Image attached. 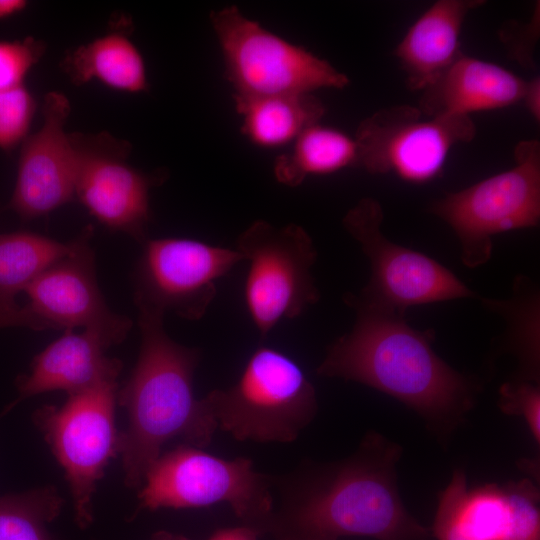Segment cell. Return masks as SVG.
<instances>
[{
	"label": "cell",
	"instance_id": "6da1fadb",
	"mask_svg": "<svg viewBox=\"0 0 540 540\" xmlns=\"http://www.w3.org/2000/svg\"><path fill=\"white\" fill-rule=\"evenodd\" d=\"M400 447L370 434L355 454L291 482L266 534L276 540H423L428 529L405 509L396 484Z\"/></svg>",
	"mask_w": 540,
	"mask_h": 540
},
{
	"label": "cell",
	"instance_id": "7a4b0ae2",
	"mask_svg": "<svg viewBox=\"0 0 540 540\" xmlns=\"http://www.w3.org/2000/svg\"><path fill=\"white\" fill-rule=\"evenodd\" d=\"M348 306L355 323L328 347L317 373L384 392L415 410L433 430L455 428L473 407L479 384L436 354L433 330L414 329L395 311Z\"/></svg>",
	"mask_w": 540,
	"mask_h": 540
},
{
	"label": "cell",
	"instance_id": "3957f363",
	"mask_svg": "<svg viewBox=\"0 0 540 540\" xmlns=\"http://www.w3.org/2000/svg\"><path fill=\"white\" fill-rule=\"evenodd\" d=\"M141 343L137 362L117 392L128 413V425L118 432L125 484L141 487L146 471L162 447L180 438L185 445L205 448L218 429L204 398L194 395L193 377L201 353L172 340L164 329V315L138 309Z\"/></svg>",
	"mask_w": 540,
	"mask_h": 540
},
{
	"label": "cell",
	"instance_id": "277c9868",
	"mask_svg": "<svg viewBox=\"0 0 540 540\" xmlns=\"http://www.w3.org/2000/svg\"><path fill=\"white\" fill-rule=\"evenodd\" d=\"M218 428L236 440L294 441L317 413L314 386L290 356L261 345L238 380L205 397Z\"/></svg>",
	"mask_w": 540,
	"mask_h": 540
},
{
	"label": "cell",
	"instance_id": "5b68a950",
	"mask_svg": "<svg viewBox=\"0 0 540 540\" xmlns=\"http://www.w3.org/2000/svg\"><path fill=\"white\" fill-rule=\"evenodd\" d=\"M138 498L139 509L148 510L227 503L259 535L266 534L275 508L270 479L250 459L227 460L185 444L150 465Z\"/></svg>",
	"mask_w": 540,
	"mask_h": 540
},
{
	"label": "cell",
	"instance_id": "8992f818",
	"mask_svg": "<svg viewBox=\"0 0 540 540\" xmlns=\"http://www.w3.org/2000/svg\"><path fill=\"white\" fill-rule=\"evenodd\" d=\"M512 168L434 201L430 212L447 223L460 243L462 263L477 268L492 254V238L540 221V143L520 141Z\"/></svg>",
	"mask_w": 540,
	"mask_h": 540
},
{
	"label": "cell",
	"instance_id": "52a82bcc",
	"mask_svg": "<svg viewBox=\"0 0 540 540\" xmlns=\"http://www.w3.org/2000/svg\"><path fill=\"white\" fill-rule=\"evenodd\" d=\"M210 19L234 95L312 94L349 84L328 61L266 30L236 6L216 10Z\"/></svg>",
	"mask_w": 540,
	"mask_h": 540
},
{
	"label": "cell",
	"instance_id": "ba28073f",
	"mask_svg": "<svg viewBox=\"0 0 540 540\" xmlns=\"http://www.w3.org/2000/svg\"><path fill=\"white\" fill-rule=\"evenodd\" d=\"M380 203L362 198L343 218L344 229L369 260L370 279L347 305L376 307L405 314L410 306L473 298L476 294L454 273L429 256L389 240L381 230Z\"/></svg>",
	"mask_w": 540,
	"mask_h": 540
},
{
	"label": "cell",
	"instance_id": "9c48e42d",
	"mask_svg": "<svg viewBox=\"0 0 540 540\" xmlns=\"http://www.w3.org/2000/svg\"><path fill=\"white\" fill-rule=\"evenodd\" d=\"M236 249L249 262L244 300L262 338L281 320L297 318L318 302L312 275L317 250L303 227L257 220L238 236Z\"/></svg>",
	"mask_w": 540,
	"mask_h": 540
},
{
	"label": "cell",
	"instance_id": "30bf717a",
	"mask_svg": "<svg viewBox=\"0 0 540 540\" xmlns=\"http://www.w3.org/2000/svg\"><path fill=\"white\" fill-rule=\"evenodd\" d=\"M117 378L111 376L68 395L60 407L44 405L33 415L54 456L63 467L81 528L93 519L92 497L109 460L117 453L114 423Z\"/></svg>",
	"mask_w": 540,
	"mask_h": 540
},
{
	"label": "cell",
	"instance_id": "8fae6325",
	"mask_svg": "<svg viewBox=\"0 0 540 540\" xmlns=\"http://www.w3.org/2000/svg\"><path fill=\"white\" fill-rule=\"evenodd\" d=\"M475 134L470 116H428L411 105L382 108L358 125L356 167L425 183L441 173L455 145L472 141Z\"/></svg>",
	"mask_w": 540,
	"mask_h": 540
},
{
	"label": "cell",
	"instance_id": "7c38bea8",
	"mask_svg": "<svg viewBox=\"0 0 540 540\" xmlns=\"http://www.w3.org/2000/svg\"><path fill=\"white\" fill-rule=\"evenodd\" d=\"M134 272V302L150 309L196 321L217 289L216 282L244 261L236 248L190 238L147 239Z\"/></svg>",
	"mask_w": 540,
	"mask_h": 540
},
{
	"label": "cell",
	"instance_id": "4fadbf2b",
	"mask_svg": "<svg viewBox=\"0 0 540 540\" xmlns=\"http://www.w3.org/2000/svg\"><path fill=\"white\" fill-rule=\"evenodd\" d=\"M77 139L80 162L75 196L102 225L143 244L151 219L150 191L166 174H148L129 165L125 159L130 146L106 133L77 134Z\"/></svg>",
	"mask_w": 540,
	"mask_h": 540
},
{
	"label": "cell",
	"instance_id": "5bb4252c",
	"mask_svg": "<svg viewBox=\"0 0 540 540\" xmlns=\"http://www.w3.org/2000/svg\"><path fill=\"white\" fill-rule=\"evenodd\" d=\"M539 493L528 480L467 489L457 470L439 496L438 540H540Z\"/></svg>",
	"mask_w": 540,
	"mask_h": 540
},
{
	"label": "cell",
	"instance_id": "9a60e30c",
	"mask_svg": "<svg viewBox=\"0 0 540 540\" xmlns=\"http://www.w3.org/2000/svg\"><path fill=\"white\" fill-rule=\"evenodd\" d=\"M92 235L93 227L86 226L76 237L74 250L46 269L24 293L29 308L54 329L83 327L112 346L124 341L133 322L106 304L97 282Z\"/></svg>",
	"mask_w": 540,
	"mask_h": 540
},
{
	"label": "cell",
	"instance_id": "2e32d148",
	"mask_svg": "<svg viewBox=\"0 0 540 540\" xmlns=\"http://www.w3.org/2000/svg\"><path fill=\"white\" fill-rule=\"evenodd\" d=\"M70 109L64 94L48 93L40 129L24 140L9 203L23 220L45 216L75 197L80 147L77 134L65 130Z\"/></svg>",
	"mask_w": 540,
	"mask_h": 540
},
{
	"label": "cell",
	"instance_id": "e0dca14e",
	"mask_svg": "<svg viewBox=\"0 0 540 540\" xmlns=\"http://www.w3.org/2000/svg\"><path fill=\"white\" fill-rule=\"evenodd\" d=\"M526 81L507 69L461 54L422 92L417 106L428 116L465 115L522 101Z\"/></svg>",
	"mask_w": 540,
	"mask_h": 540
},
{
	"label": "cell",
	"instance_id": "ac0fdd59",
	"mask_svg": "<svg viewBox=\"0 0 540 540\" xmlns=\"http://www.w3.org/2000/svg\"><path fill=\"white\" fill-rule=\"evenodd\" d=\"M109 347L96 333L87 330L74 333L66 329L35 356L31 372L17 379V402L49 391L60 390L72 395L105 378L119 376L122 362L105 355Z\"/></svg>",
	"mask_w": 540,
	"mask_h": 540
},
{
	"label": "cell",
	"instance_id": "d6986e66",
	"mask_svg": "<svg viewBox=\"0 0 540 540\" xmlns=\"http://www.w3.org/2000/svg\"><path fill=\"white\" fill-rule=\"evenodd\" d=\"M482 0H438L412 24L393 54L407 87L423 91L462 54L459 37L468 13Z\"/></svg>",
	"mask_w": 540,
	"mask_h": 540
},
{
	"label": "cell",
	"instance_id": "ffe728a7",
	"mask_svg": "<svg viewBox=\"0 0 540 540\" xmlns=\"http://www.w3.org/2000/svg\"><path fill=\"white\" fill-rule=\"evenodd\" d=\"M242 133L254 144L272 148L293 142L319 123L325 106L313 94L233 96Z\"/></svg>",
	"mask_w": 540,
	"mask_h": 540
},
{
	"label": "cell",
	"instance_id": "44dd1931",
	"mask_svg": "<svg viewBox=\"0 0 540 540\" xmlns=\"http://www.w3.org/2000/svg\"><path fill=\"white\" fill-rule=\"evenodd\" d=\"M63 69L75 85L100 81L114 90L140 93L147 89L143 57L124 34L113 32L67 54Z\"/></svg>",
	"mask_w": 540,
	"mask_h": 540
},
{
	"label": "cell",
	"instance_id": "7402d4cb",
	"mask_svg": "<svg viewBox=\"0 0 540 540\" xmlns=\"http://www.w3.org/2000/svg\"><path fill=\"white\" fill-rule=\"evenodd\" d=\"M293 143V148L274 163V176L283 185L297 187L309 176L356 166L355 139L337 129L317 123L305 129Z\"/></svg>",
	"mask_w": 540,
	"mask_h": 540
},
{
	"label": "cell",
	"instance_id": "603a6c76",
	"mask_svg": "<svg viewBox=\"0 0 540 540\" xmlns=\"http://www.w3.org/2000/svg\"><path fill=\"white\" fill-rule=\"evenodd\" d=\"M75 245L76 238L64 243L26 231L0 234V306L18 305L16 295Z\"/></svg>",
	"mask_w": 540,
	"mask_h": 540
},
{
	"label": "cell",
	"instance_id": "cb8c5ba5",
	"mask_svg": "<svg viewBox=\"0 0 540 540\" xmlns=\"http://www.w3.org/2000/svg\"><path fill=\"white\" fill-rule=\"evenodd\" d=\"M483 305L506 321V341L520 361L522 380L539 381V292L526 277L516 278L506 300L481 299Z\"/></svg>",
	"mask_w": 540,
	"mask_h": 540
},
{
	"label": "cell",
	"instance_id": "d4e9b609",
	"mask_svg": "<svg viewBox=\"0 0 540 540\" xmlns=\"http://www.w3.org/2000/svg\"><path fill=\"white\" fill-rule=\"evenodd\" d=\"M62 505L54 487L0 496V540H54L48 524Z\"/></svg>",
	"mask_w": 540,
	"mask_h": 540
},
{
	"label": "cell",
	"instance_id": "484cf974",
	"mask_svg": "<svg viewBox=\"0 0 540 540\" xmlns=\"http://www.w3.org/2000/svg\"><path fill=\"white\" fill-rule=\"evenodd\" d=\"M35 101L22 84L0 91V148L11 150L27 138Z\"/></svg>",
	"mask_w": 540,
	"mask_h": 540
},
{
	"label": "cell",
	"instance_id": "4316f807",
	"mask_svg": "<svg viewBox=\"0 0 540 540\" xmlns=\"http://www.w3.org/2000/svg\"><path fill=\"white\" fill-rule=\"evenodd\" d=\"M44 50V44L31 37L0 41V91L22 85Z\"/></svg>",
	"mask_w": 540,
	"mask_h": 540
},
{
	"label": "cell",
	"instance_id": "83f0119b",
	"mask_svg": "<svg viewBox=\"0 0 540 540\" xmlns=\"http://www.w3.org/2000/svg\"><path fill=\"white\" fill-rule=\"evenodd\" d=\"M499 406L506 414L523 417L534 439L540 441V389L536 382L514 380L504 383L500 390Z\"/></svg>",
	"mask_w": 540,
	"mask_h": 540
},
{
	"label": "cell",
	"instance_id": "f1b7e54d",
	"mask_svg": "<svg viewBox=\"0 0 540 540\" xmlns=\"http://www.w3.org/2000/svg\"><path fill=\"white\" fill-rule=\"evenodd\" d=\"M540 36L539 1L529 21H505L498 30V37L509 57L525 69L535 66L534 53Z\"/></svg>",
	"mask_w": 540,
	"mask_h": 540
},
{
	"label": "cell",
	"instance_id": "f546056e",
	"mask_svg": "<svg viewBox=\"0 0 540 540\" xmlns=\"http://www.w3.org/2000/svg\"><path fill=\"white\" fill-rule=\"evenodd\" d=\"M5 327H25L36 331L54 329L51 324L36 315L28 305L0 306V328Z\"/></svg>",
	"mask_w": 540,
	"mask_h": 540
},
{
	"label": "cell",
	"instance_id": "4dcf8cb0",
	"mask_svg": "<svg viewBox=\"0 0 540 540\" xmlns=\"http://www.w3.org/2000/svg\"><path fill=\"white\" fill-rule=\"evenodd\" d=\"M522 101L535 121L540 120V79L534 77L526 81Z\"/></svg>",
	"mask_w": 540,
	"mask_h": 540
},
{
	"label": "cell",
	"instance_id": "1f68e13d",
	"mask_svg": "<svg viewBox=\"0 0 540 540\" xmlns=\"http://www.w3.org/2000/svg\"><path fill=\"white\" fill-rule=\"evenodd\" d=\"M259 533L248 526L225 528L216 531L207 540H257Z\"/></svg>",
	"mask_w": 540,
	"mask_h": 540
},
{
	"label": "cell",
	"instance_id": "d6a6232c",
	"mask_svg": "<svg viewBox=\"0 0 540 540\" xmlns=\"http://www.w3.org/2000/svg\"><path fill=\"white\" fill-rule=\"evenodd\" d=\"M26 6L27 1L24 0H0V20L20 13Z\"/></svg>",
	"mask_w": 540,
	"mask_h": 540
},
{
	"label": "cell",
	"instance_id": "836d02e7",
	"mask_svg": "<svg viewBox=\"0 0 540 540\" xmlns=\"http://www.w3.org/2000/svg\"><path fill=\"white\" fill-rule=\"evenodd\" d=\"M150 540H189L187 537L168 531H159L152 535Z\"/></svg>",
	"mask_w": 540,
	"mask_h": 540
},
{
	"label": "cell",
	"instance_id": "e575fe53",
	"mask_svg": "<svg viewBox=\"0 0 540 540\" xmlns=\"http://www.w3.org/2000/svg\"><path fill=\"white\" fill-rule=\"evenodd\" d=\"M16 404V402L12 403L11 405H9L6 410L0 414V418L2 417V415H4L5 413H7L14 405Z\"/></svg>",
	"mask_w": 540,
	"mask_h": 540
}]
</instances>
